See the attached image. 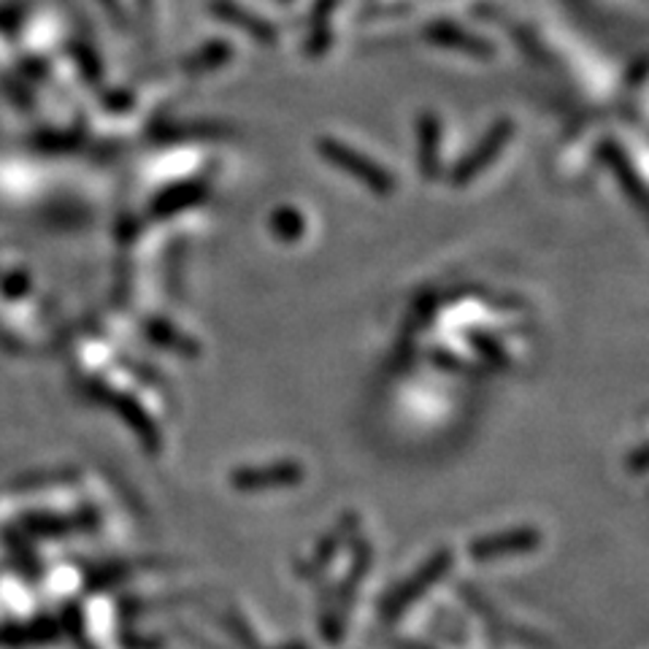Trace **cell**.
<instances>
[{
    "label": "cell",
    "instance_id": "cell-1",
    "mask_svg": "<svg viewBox=\"0 0 649 649\" xmlns=\"http://www.w3.org/2000/svg\"><path fill=\"white\" fill-rule=\"evenodd\" d=\"M320 152H323V157H327L333 166L341 168V171H347L349 177L358 179L360 184L371 188L374 193H380V195L393 193V188H395L393 177H389L380 163L369 160V157H363L360 152H354L352 146H344L341 141H336V139H323L320 141Z\"/></svg>",
    "mask_w": 649,
    "mask_h": 649
},
{
    "label": "cell",
    "instance_id": "cell-2",
    "mask_svg": "<svg viewBox=\"0 0 649 649\" xmlns=\"http://www.w3.org/2000/svg\"><path fill=\"white\" fill-rule=\"evenodd\" d=\"M303 479V468L298 462L281 460L268 462V466H250L233 471L230 482L239 490H274V488H290Z\"/></svg>",
    "mask_w": 649,
    "mask_h": 649
},
{
    "label": "cell",
    "instance_id": "cell-3",
    "mask_svg": "<svg viewBox=\"0 0 649 649\" xmlns=\"http://www.w3.org/2000/svg\"><path fill=\"white\" fill-rule=\"evenodd\" d=\"M509 135H512V125H509V122H498V125L490 128V133L484 135L482 144H479L477 149L471 152V155L462 157L460 166L455 168L453 182L455 184L471 182V179L477 177L479 171H484V168H488L490 163H493L495 157L501 155V149H504V144H506V141H509Z\"/></svg>",
    "mask_w": 649,
    "mask_h": 649
},
{
    "label": "cell",
    "instance_id": "cell-4",
    "mask_svg": "<svg viewBox=\"0 0 649 649\" xmlns=\"http://www.w3.org/2000/svg\"><path fill=\"white\" fill-rule=\"evenodd\" d=\"M539 544V533L533 528H515V530H504V533L488 536V539L477 541L471 546L473 557H495V555H509V552H525L533 550Z\"/></svg>",
    "mask_w": 649,
    "mask_h": 649
},
{
    "label": "cell",
    "instance_id": "cell-5",
    "mask_svg": "<svg viewBox=\"0 0 649 649\" xmlns=\"http://www.w3.org/2000/svg\"><path fill=\"white\" fill-rule=\"evenodd\" d=\"M601 149H603V160L612 166V171L617 173V179L623 182V188L628 190V195L634 197L636 206L645 208V184H641V179L636 177L634 166H630V163H625L623 149H620L617 144H603Z\"/></svg>",
    "mask_w": 649,
    "mask_h": 649
},
{
    "label": "cell",
    "instance_id": "cell-6",
    "mask_svg": "<svg viewBox=\"0 0 649 649\" xmlns=\"http://www.w3.org/2000/svg\"><path fill=\"white\" fill-rule=\"evenodd\" d=\"M444 572H447V555H444V552H442V555L433 557V561L428 563L425 568H422L420 577H417L414 582H411V579H409L404 590H398V596H395V609H400V606H404V603H409L411 598L420 596V592L425 590V587L431 585V582H436V579L442 577Z\"/></svg>",
    "mask_w": 649,
    "mask_h": 649
},
{
    "label": "cell",
    "instance_id": "cell-7",
    "mask_svg": "<svg viewBox=\"0 0 649 649\" xmlns=\"http://www.w3.org/2000/svg\"><path fill=\"white\" fill-rule=\"evenodd\" d=\"M203 195H206V190H203L201 184H182V188L168 190V193L163 195L160 201H157L155 212L157 214H171V212H179V208L195 206V203L203 201Z\"/></svg>",
    "mask_w": 649,
    "mask_h": 649
},
{
    "label": "cell",
    "instance_id": "cell-8",
    "mask_svg": "<svg viewBox=\"0 0 649 649\" xmlns=\"http://www.w3.org/2000/svg\"><path fill=\"white\" fill-rule=\"evenodd\" d=\"M420 139H422V171H425V177H436V168H438V128H436V120H431L428 117L425 122H422V130H420Z\"/></svg>",
    "mask_w": 649,
    "mask_h": 649
},
{
    "label": "cell",
    "instance_id": "cell-9",
    "mask_svg": "<svg viewBox=\"0 0 649 649\" xmlns=\"http://www.w3.org/2000/svg\"><path fill=\"white\" fill-rule=\"evenodd\" d=\"M149 325H152L149 327V336L157 338V341H160V344H166L168 349H179V352H184V354H193L195 352L193 344H190L184 336H179L177 330H171V327H168V325H163V323H149Z\"/></svg>",
    "mask_w": 649,
    "mask_h": 649
},
{
    "label": "cell",
    "instance_id": "cell-10",
    "mask_svg": "<svg viewBox=\"0 0 649 649\" xmlns=\"http://www.w3.org/2000/svg\"><path fill=\"white\" fill-rule=\"evenodd\" d=\"M271 225H274L276 233L287 241H292L303 230V219L298 217L296 212H287V208L285 212H276L274 219H271Z\"/></svg>",
    "mask_w": 649,
    "mask_h": 649
}]
</instances>
